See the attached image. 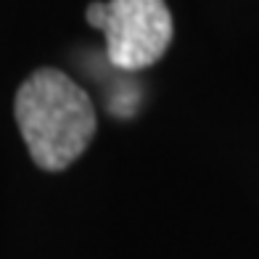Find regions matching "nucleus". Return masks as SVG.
Wrapping results in <instances>:
<instances>
[{
    "instance_id": "f257e3e1",
    "label": "nucleus",
    "mask_w": 259,
    "mask_h": 259,
    "mask_svg": "<svg viewBox=\"0 0 259 259\" xmlns=\"http://www.w3.org/2000/svg\"><path fill=\"white\" fill-rule=\"evenodd\" d=\"M14 114L32 161L45 172L79 159L98 124L90 96L58 69H37L21 82Z\"/></svg>"
},
{
    "instance_id": "f03ea898",
    "label": "nucleus",
    "mask_w": 259,
    "mask_h": 259,
    "mask_svg": "<svg viewBox=\"0 0 259 259\" xmlns=\"http://www.w3.org/2000/svg\"><path fill=\"white\" fill-rule=\"evenodd\" d=\"M106 6V56L116 69H146L167 53L172 16L164 0H111Z\"/></svg>"
},
{
    "instance_id": "7ed1b4c3",
    "label": "nucleus",
    "mask_w": 259,
    "mask_h": 259,
    "mask_svg": "<svg viewBox=\"0 0 259 259\" xmlns=\"http://www.w3.org/2000/svg\"><path fill=\"white\" fill-rule=\"evenodd\" d=\"M106 16H109V6H106V3H90V6H88L85 19H88L90 27L103 29V27H106Z\"/></svg>"
}]
</instances>
